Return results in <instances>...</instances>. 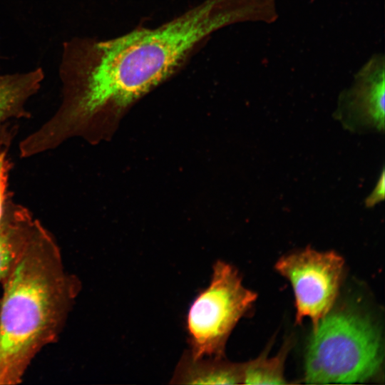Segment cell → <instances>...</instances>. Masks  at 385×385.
<instances>
[{
    "label": "cell",
    "mask_w": 385,
    "mask_h": 385,
    "mask_svg": "<svg viewBox=\"0 0 385 385\" xmlns=\"http://www.w3.org/2000/svg\"><path fill=\"white\" fill-rule=\"evenodd\" d=\"M243 363L222 358L193 359L188 351L180 359L171 379L175 384H241Z\"/></svg>",
    "instance_id": "9c48e42d"
},
{
    "label": "cell",
    "mask_w": 385,
    "mask_h": 385,
    "mask_svg": "<svg viewBox=\"0 0 385 385\" xmlns=\"http://www.w3.org/2000/svg\"><path fill=\"white\" fill-rule=\"evenodd\" d=\"M38 220L6 196L0 222V282L26 245Z\"/></svg>",
    "instance_id": "ba28073f"
},
{
    "label": "cell",
    "mask_w": 385,
    "mask_h": 385,
    "mask_svg": "<svg viewBox=\"0 0 385 385\" xmlns=\"http://www.w3.org/2000/svg\"><path fill=\"white\" fill-rule=\"evenodd\" d=\"M277 271L292 284L296 320L309 318L313 327L331 310L338 294L343 258L334 251L319 252L310 247L282 257Z\"/></svg>",
    "instance_id": "5b68a950"
},
{
    "label": "cell",
    "mask_w": 385,
    "mask_h": 385,
    "mask_svg": "<svg viewBox=\"0 0 385 385\" xmlns=\"http://www.w3.org/2000/svg\"><path fill=\"white\" fill-rule=\"evenodd\" d=\"M385 58L373 54L339 96L335 116L350 130L384 129Z\"/></svg>",
    "instance_id": "8992f818"
},
{
    "label": "cell",
    "mask_w": 385,
    "mask_h": 385,
    "mask_svg": "<svg viewBox=\"0 0 385 385\" xmlns=\"http://www.w3.org/2000/svg\"><path fill=\"white\" fill-rule=\"evenodd\" d=\"M249 15L246 0H204L154 28L75 43L63 76V102L29 135L31 146L41 153L86 135L103 110L138 100L179 71L212 34Z\"/></svg>",
    "instance_id": "6da1fadb"
},
{
    "label": "cell",
    "mask_w": 385,
    "mask_h": 385,
    "mask_svg": "<svg viewBox=\"0 0 385 385\" xmlns=\"http://www.w3.org/2000/svg\"><path fill=\"white\" fill-rule=\"evenodd\" d=\"M10 168V162L6 157V150H0V222L7 196L6 190Z\"/></svg>",
    "instance_id": "8fae6325"
},
{
    "label": "cell",
    "mask_w": 385,
    "mask_h": 385,
    "mask_svg": "<svg viewBox=\"0 0 385 385\" xmlns=\"http://www.w3.org/2000/svg\"><path fill=\"white\" fill-rule=\"evenodd\" d=\"M43 78L41 69L0 76V148L9 145L14 123L29 116L26 103L38 90Z\"/></svg>",
    "instance_id": "52a82bcc"
},
{
    "label": "cell",
    "mask_w": 385,
    "mask_h": 385,
    "mask_svg": "<svg viewBox=\"0 0 385 385\" xmlns=\"http://www.w3.org/2000/svg\"><path fill=\"white\" fill-rule=\"evenodd\" d=\"M289 343L274 356L261 355L255 359L243 363L242 384H284V366L289 351Z\"/></svg>",
    "instance_id": "30bf717a"
},
{
    "label": "cell",
    "mask_w": 385,
    "mask_h": 385,
    "mask_svg": "<svg viewBox=\"0 0 385 385\" xmlns=\"http://www.w3.org/2000/svg\"><path fill=\"white\" fill-rule=\"evenodd\" d=\"M257 299L247 289L238 271L217 261L210 284L192 303L187 316V331L193 359L222 358L226 342L240 318Z\"/></svg>",
    "instance_id": "277c9868"
},
{
    "label": "cell",
    "mask_w": 385,
    "mask_h": 385,
    "mask_svg": "<svg viewBox=\"0 0 385 385\" xmlns=\"http://www.w3.org/2000/svg\"><path fill=\"white\" fill-rule=\"evenodd\" d=\"M379 329L355 311H330L313 327L305 354L304 382L362 383L382 363Z\"/></svg>",
    "instance_id": "3957f363"
},
{
    "label": "cell",
    "mask_w": 385,
    "mask_h": 385,
    "mask_svg": "<svg viewBox=\"0 0 385 385\" xmlns=\"http://www.w3.org/2000/svg\"><path fill=\"white\" fill-rule=\"evenodd\" d=\"M0 283V385L17 384L38 352L58 339L81 282L38 222Z\"/></svg>",
    "instance_id": "7a4b0ae2"
},
{
    "label": "cell",
    "mask_w": 385,
    "mask_h": 385,
    "mask_svg": "<svg viewBox=\"0 0 385 385\" xmlns=\"http://www.w3.org/2000/svg\"><path fill=\"white\" fill-rule=\"evenodd\" d=\"M385 192V178L384 170H382L381 175L379 178L377 183L371 192V193L365 200V205L367 207H372L378 202L384 199Z\"/></svg>",
    "instance_id": "7c38bea8"
}]
</instances>
